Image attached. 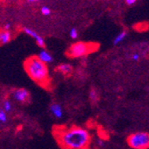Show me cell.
<instances>
[{
	"label": "cell",
	"mask_w": 149,
	"mask_h": 149,
	"mask_svg": "<svg viewBox=\"0 0 149 149\" xmlns=\"http://www.w3.org/2000/svg\"><path fill=\"white\" fill-rule=\"evenodd\" d=\"M126 36H127V33L125 32V31H121L120 33H119L116 37H115V38H114V40H113V44L114 45H118V44H120V43H121L124 40V38H126Z\"/></svg>",
	"instance_id": "obj_11"
},
{
	"label": "cell",
	"mask_w": 149,
	"mask_h": 149,
	"mask_svg": "<svg viewBox=\"0 0 149 149\" xmlns=\"http://www.w3.org/2000/svg\"><path fill=\"white\" fill-rule=\"evenodd\" d=\"M92 50L91 47L84 42H78L72 45L69 50V55L72 57H80L87 55Z\"/></svg>",
	"instance_id": "obj_4"
},
{
	"label": "cell",
	"mask_w": 149,
	"mask_h": 149,
	"mask_svg": "<svg viewBox=\"0 0 149 149\" xmlns=\"http://www.w3.org/2000/svg\"><path fill=\"white\" fill-rule=\"evenodd\" d=\"M12 97L15 101L24 104L29 102L30 93L25 88H18V89H15L12 92Z\"/></svg>",
	"instance_id": "obj_5"
},
{
	"label": "cell",
	"mask_w": 149,
	"mask_h": 149,
	"mask_svg": "<svg viewBox=\"0 0 149 149\" xmlns=\"http://www.w3.org/2000/svg\"><path fill=\"white\" fill-rule=\"evenodd\" d=\"M136 1H137V0H126V3H127L128 5L131 6V5H133V4L136 3Z\"/></svg>",
	"instance_id": "obj_18"
},
{
	"label": "cell",
	"mask_w": 149,
	"mask_h": 149,
	"mask_svg": "<svg viewBox=\"0 0 149 149\" xmlns=\"http://www.w3.org/2000/svg\"><path fill=\"white\" fill-rule=\"evenodd\" d=\"M13 108V104H12V102L9 100V99H5L3 101V105H2V109L5 110L6 113H9L11 112Z\"/></svg>",
	"instance_id": "obj_12"
},
{
	"label": "cell",
	"mask_w": 149,
	"mask_h": 149,
	"mask_svg": "<svg viewBox=\"0 0 149 149\" xmlns=\"http://www.w3.org/2000/svg\"><path fill=\"white\" fill-rule=\"evenodd\" d=\"M0 121L1 123H6L7 121V114L6 112L3 109L0 110Z\"/></svg>",
	"instance_id": "obj_14"
},
{
	"label": "cell",
	"mask_w": 149,
	"mask_h": 149,
	"mask_svg": "<svg viewBox=\"0 0 149 149\" xmlns=\"http://www.w3.org/2000/svg\"><path fill=\"white\" fill-rule=\"evenodd\" d=\"M41 13H43L44 15H50L51 11H50L49 7H47V6H43V7L41 8Z\"/></svg>",
	"instance_id": "obj_16"
},
{
	"label": "cell",
	"mask_w": 149,
	"mask_h": 149,
	"mask_svg": "<svg viewBox=\"0 0 149 149\" xmlns=\"http://www.w3.org/2000/svg\"><path fill=\"white\" fill-rule=\"evenodd\" d=\"M50 112L57 119H60L63 117V110L60 104H53L50 105Z\"/></svg>",
	"instance_id": "obj_7"
},
{
	"label": "cell",
	"mask_w": 149,
	"mask_h": 149,
	"mask_svg": "<svg viewBox=\"0 0 149 149\" xmlns=\"http://www.w3.org/2000/svg\"><path fill=\"white\" fill-rule=\"evenodd\" d=\"M22 30H23V31H24L27 35H29V36L32 37L33 38H35L37 44H38L40 47H45V40H44V38H43L41 36H39L36 31H34L33 30H31V29H30V28H26V27H24V28H23Z\"/></svg>",
	"instance_id": "obj_6"
},
{
	"label": "cell",
	"mask_w": 149,
	"mask_h": 149,
	"mask_svg": "<svg viewBox=\"0 0 149 149\" xmlns=\"http://www.w3.org/2000/svg\"><path fill=\"white\" fill-rule=\"evenodd\" d=\"M70 37H71L72 38H73V39H75V38H78V31H77V29L72 28V29L70 31Z\"/></svg>",
	"instance_id": "obj_15"
},
{
	"label": "cell",
	"mask_w": 149,
	"mask_h": 149,
	"mask_svg": "<svg viewBox=\"0 0 149 149\" xmlns=\"http://www.w3.org/2000/svg\"><path fill=\"white\" fill-rule=\"evenodd\" d=\"M97 144H98V146H103L104 145V142L102 139H98V140H97Z\"/></svg>",
	"instance_id": "obj_20"
},
{
	"label": "cell",
	"mask_w": 149,
	"mask_h": 149,
	"mask_svg": "<svg viewBox=\"0 0 149 149\" xmlns=\"http://www.w3.org/2000/svg\"><path fill=\"white\" fill-rule=\"evenodd\" d=\"M25 70L29 76L41 86H47L49 83L48 69L45 63L38 57H31L25 62Z\"/></svg>",
	"instance_id": "obj_2"
},
{
	"label": "cell",
	"mask_w": 149,
	"mask_h": 149,
	"mask_svg": "<svg viewBox=\"0 0 149 149\" xmlns=\"http://www.w3.org/2000/svg\"><path fill=\"white\" fill-rule=\"evenodd\" d=\"M139 57H140V56H139V54H138V53H135L132 55V59L134 61H138L139 59Z\"/></svg>",
	"instance_id": "obj_17"
},
{
	"label": "cell",
	"mask_w": 149,
	"mask_h": 149,
	"mask_svg": "<svg viewBox=\"0 0 149 149\" xmlns=\"http://www.w3.org/2000/svg\"><path fill=\"white\" fill-rule=\"evenodd\" d=\"M4 29H5V31H9V30L11 29V24H10V23H6V24H5Z\"/></svg>",
	"instance_id": "obj_19"
},
{
	"label": "cell",
	"mask_w": 149,
	"mask_h": 149,
	"mask_svg": "<svg viewBox=\"0 0 149 149\" xmlns=\"http://www.w3.org/2000/svg\"><path fill=\"white\" fill-rule=\"evenodd\" d=\"M0 40L2 44H6L11 40V33L8 31H4L0 33Z\"/></svg>",
	"instance_id": "obj_10"
},
{
	"label": "cell",
	"mask_w": 149,
	"mask_h": 149,
	"mask_svg": "<svg viewBox=\"0 0 149 149\" xmlns=\"http://www.w3.org/2000/svg\"><path fill=\"white\" fill-rule=\"evenodd\" d=\"M38 58L45 63H50L53 61V57L46 50H41L38 55Z\"/></svg>",
	"instance_id": "obj_8"
},
{
	"label": "cell",
	"mask_w": 149,
	"mask_h": 149,
	"mask_svg": "<svg viewBox=\"0 0 149 149\" xmlns=\"http://www.w3.org/2000/svg\"><path fill=\"white\" fill-rule=\"evenodd\" d=\"M58 70H59L62 73H63V74H65V75H68V74H70V73L72 72V67L70 64H68V63H63V64H61V65L58 67Z\"/></svg>",
	"instance_id": "obj_9"
},
{
	"label": "cell",
	"mask_w": 149,
	"mask_h": 149,
	"mask_svg": "<svg viewBox=\"0 0 149 149\" xmlns=\"http://www.w3.org/2000/svg\"><path fill=\"white\" fill-rule=\"evenodd\" d=\"M54 136L63 149H88L91 141L88 131L79 126L56 127Z\"/></svg>",
	"instance_id": "obj_1"
},
{
	"label": "cell",
	"mask_w": 149,
	"mask_h": 149,
	"mask_svg": "<svg viewBox=\"0 0 149 149\" xmlns=\"http://www.w3.org/2000/svg\"><path fill=\"white\" fill-rule=\"evenodd\" d=\"M89 97H90V100L92 102H97L98 100V93L95 89L90 90V92H89Z\"/></svg>",
	"instance_id": "obj_13"
},
{
	"label": "cell",
	"mask_w": 149,
	"mask_h": 149,
	"mask_svg": "<svg viewBox=\"0 0 149 149\" xmlns=\"http://www.w3.org/2000/svg\"><path fill=\"white\" fill-rule=\"evenodd\" d=\"M30 3H32V2H37V1H39V0H28Z\"/></svg>",
	"instance_id": "obj_21"
},
{
	"label": "cell",
	"mask_w": 149,
	"mask_h": 149,
	"mask_svg": "<svg viewBox=\"0 0 149 149\" xmlns=\"http://www.w3.org/2000/svg\"><path fill=\"white\" fill-rule=\"evenodd\" d=\"M128 145L133 149H148L149 148V133L136 132L130 135L127 139Z\"/></svg>",
	"instance_id": "obj_3"
}]
</instances>
